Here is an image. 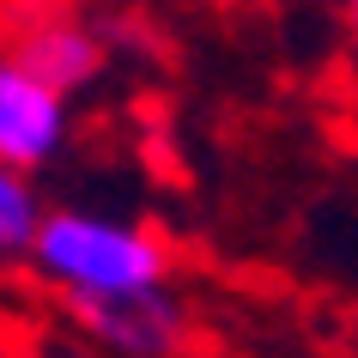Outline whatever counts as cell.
I'll return each mask as SVG.
<instances>
[{
    "label": "cell",
    "mask_w": 358,
    "mask_h": 358,
    "mask_svg": "<svg viewBox=\"0 0 358 358\" xmlns=\"http://www.w3.org/2000/svg\"><path fill=\"white\" fill-rule=\"evenodd\" d=\"M31 255L67 298H134L158 292L170 273V255L158 237L92 213H49L31 231Z\"/></svg>",
    "instance_id": "cell-1"
},
{
    "label": "cell",
    "mask_w": 358,
    "mask_h": 358,
    "mask_svg": "<svg viewBox=\"0 0 358 358\" xmlns=\"http://www.w3.org/2000/svg\"><path fill=\"white\" fill-rule=\"evenodd\" d=\"M0 255H6V249H0Z\"/></svg>",
    "instance_id": "cell-7"
},
{
    "label": "cell",
    "mask_w": 358,
    "mask_h": 358,
    "mask_svg": "<svg viewBox=\"0 0 358 358\" xmlns=\"http://www.w3.org/2000/svg\"><path fill=\"white\" fill-rule=\"evenodd\" d=\"M37 194L31 182H19L13 170H0V249H31V231H37Z\"/></svg>",
    "instance_id": "cell-5"
},
{
    "label": "cell",
    "mask_w": 358,
    "mask_h": 358,
    "mask_svg": "<svg viewBox=\"0 0 358 358\" xmlns=\"http://www.w3.org/2000/svg\"><path fill=\"white\" fill-rule=\"evenodd\" d=\"M346 24H352V37H358V0H352V6H346Z\"/></svg>",
    "instance_id": "cell-6"
},
{
    "label": "cell",
    "mask_w": 358,
    "mask_h": 358,
    "mask_svg": "<svg viewBox=\"0 0 358 358\" xmlns=\"http://www.w3.org/2000/svg\"><path fill=\"white\" fill-rule=\"evenodd\" d=\"M0 55L13 61V67H24L43 92L67 97V92H79L85 79H97L103 43H97L85 24L61 19V13H37V19H19V31H13V43H6Z\"/></svg>",
    "instance_id": "cell-4"
},
{
    "label": "cell",
    "mask_w": 358,
    "mask_h": 358,
    "mask_svg": "<svg viewBox=\"0 0 358 358\" xmlns=\"http://www.w3.org/2000/svg\"><path fill=\"white\" fill-rule=\"evenodd\" d=\"M61 140H67V103L0 55V170L19 176L31 164H49Z\"/></svg>",
    "instance_id": "cell-3"
},
{
    "label": "cell",
    "mask_w": 358,
    "mask_h": 358,
    "mask_svg": "<svg viewBox=\"0 0 358 358\" xmlns=\"http://www.w3.org/2000/svg\"><path fill=\"white\" fill-rule=\"evenodd\" d=\"M85 328H92L103 346L128 358H170L189 334V316H182V303L170 298L164 285L158 292H134V298H67Z\"/></svg>",
    "instance_id": "cell-2"
}]
</instances>
